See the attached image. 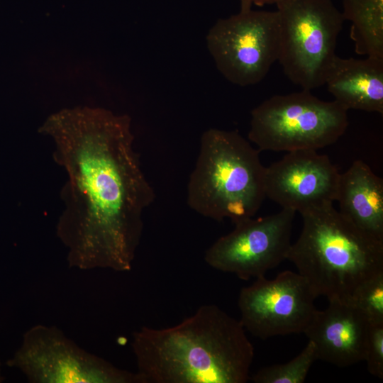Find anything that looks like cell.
Instances as JSON below:
<instances>
[{"label":"cell","mask_w":383,"mask_h":383,"mask_svg":"<svg viewBox=\"0 0 383 383\" xmlns=\"http://www.w3.org/2000/svg\"><path fill=\"white\" fill-rule=\"evenodd\" d=\"M38 132L54 143L52 157L67 174L56 235L70 267L130 271L155 199L133 147L131 118L78 106L50 114Z\"/></svg>","instance_id":"1"},{"label":"cell","mask_w":383,"mask_h":383,"mask_svg":"<svg viewBox=\"0 0 383 383\" xmlns=\"http://www.w3.org/2000/svg\"><path fill=\"white\" fill-rule=\"evenodd\" d=\"M131 347L144 383H245L255 354L240 321L214 304L171 327L140 328Z\"/></svg>","instance_id":"2"},{"label":"cell","mask_w":383,"mask_h":383,"mask_svg":"<svg viewBox=\"0 0 383 383\" xmlns=\"http://www.w3.org/2000/svg\"><path fill=\"white\" fill-rule=\"evenodd\" d=\"M299 213L302 230L287 260L317 297L347 301L362 282L383 272V240L358 228L333 203Z\"/></svg>","instance_id":"3"},{"label":"cell","mask_w":383,"mask_h":383,"mask_svg":"<svg viewBox=\"0 0 383 383\" xmlns=\"http://www.w3.org/2000/svg\"><path fill=\"white\" fill-rule=\"evenodd\" d=\"M259 152L237 131H206L187 184L189 206L218 221L254 217L266 198Z\"/></svg>","instance_id":"4"},{"label":"cell","mask_w":383,"mask_h":383,"mask_svg":"<svg viewBox=\"0 0 383 383\" xmlns=\"http://www.w3.org/2000/svg\"><path fill=\"white\" fill-rule=\"evenodd\" d=\"M348 126V110L311 90L274 95L251 111L249 140L259 151L314 150L335 143Z\"/></svg>","instance_id":"5"},{"label":"cell","mask_w":383,"mask_h":383,"mask_svg":"<svg viewBox=\"0 0 383 383\" xmlns=\"http://www.w3.org/2000/svg\"><path fill=\"white\" fill-rule=\"evenodd\" d=\"M278 60L284 74L302 89L325 84L335 57L337 39L343 21L331 0H279Z\"/></svg>","instance_id":"6"},{"label":"cell","mask_w":383,"mask_h":383,"mask_svg":"<svg viewBox=\"0 0 383 383\" xmlns=\"http://www.w3.org/2000/svg\"><path fill=\"white\" fill-rule=\"evenodd\" d=\"M6 364L30 383H144L137 372L84 350L54 326L30 328Z\"/></svg>","instance_id":"7"},{"label":"cell","mask_w":383,"mask_h":383,"mask_svg":"<svg viewBox=\"0 0 383 383\" xmlns=\"http://www.w3.org/2000/svg\"><path fill=\"white\" fill-rule=\"evenodd\" d=\"M241 4L238 13L218 19L206 35L216 66L230 82L245 87L261 82L278 60L277 11H255Z\"/></svg>","instance_id":"8"},{"label":"cell","mask_w":383,"mask_h":383,"mask_svg":"<svg viewBox=\"0 0 383 383\" xmlns=\"http://www.w3.org/2000/svg\"><path fill=\"white\" fill-rule=\"evenodd\" d=\"M295 213L282 209L274 214L234 223L231 232L206 250L205 262L243 280L265 276L287 258Z\"/></svg>","instance_id":"9"},{"label":"cell","mask_w":383,"mask_h":383,"mask_svg":"<svg viewBox=\"0 0 383 383\" xmlns=\"http://www.w3.org/2000/svg\"><path fill=\"white\" fill-rule=\"evenodd\" d=\"M316 298L298 272L285 270L272 279L261 277L241 289L239 321L246 331L262 340L304 333L316 310Z\"/></svg>","instance_id":"10"},{"label":"cell","mask_w":383,"mask_h":383,"mask_svg":"<svg viewBox=\"0 0 383 383\" xmlns=\"http://www.w3.org/2000/svg\"><path fill=\"white\" fill-rule=\"evenodd\" d=\"M340 173L314 150L288 152L265 170V196L282 209L300 213L336 200Z\"/></svg>","instance_id":"11"},{"label":"cell","mask_w":383,"mask_h":383,"mask_svg":"<svg viewBox=\"0 0 383 383\" xmlns=\"http://www.w3.org/2000/svg\"><path fill=\"white\" fill-rule=\"evenodd\" d=\"M369 326L358 309L333 299L324 310H316L303 333L314 344L317 360L348 367L365 360Z\"/></svg>","instance_id":"12"},{"label":"cell","mask_w":383,"mask_h":383,"mask_svg":"<svg viewBox=\"0 0 383 383\" xmlns=\"http://www.w3.org/2000/svg\"><path fill=\"white\" fill-rule=\"evenodd\" d=\"M325 84L335 101L348 111L383 113V60L334 57Z\"/></svg>","instance_id":"13"},{"label":"cell","mask_w":383,"mask_h":383,"mask_svg":"<svg viewBox=\"0 0 383 383\" xmlns=\"http://www.w3.org/2000/svg\"><path fill=\"white\" fill-rule=\"evenodd\" d=\"M339 211L355 226L383 240V180L363 161L340 174Z\"/></svg>","instance_id":"14"},{"label":"cell","mask_w":383,"mask_h":383,"mask_svg":"<svg viewBox=\"0 0 383 383\" xmlns=\"http://www.w3.org/2000/svg\"><path fill=\"white\" fill-rule=\"evenodd\" d=\"M355 52L383 60V0H343Z\"/></svg>","instance_id":"15"},{"label":"cell","mask_w":383,"mask_h":383,"mask_svg":"<svg viewBox=\"0 0 383 383\" xmlns=\"http://www.w3.org/2000/svg\"><path fill=\"white\" fill-rule=\"evenodd\" d=\"M316 360L314 344L309 340L302 351L290 361L263 367L250 379L255 383H302Z\"/></svg>","instance_id":"16"},{"label":"cell","mask_w":383,"mask_h":383,"mask_svg":"<svg viewBox=\"0 0 383 383\" xmlns=\"http://www.w3.org/2000/svg\"><path fill=\"white\" fill-rule=\"evenodd\" d=\"M347 301L358 309L370 323H382L383 272L362 282Z\"/></svg>","instance_id":"17"},{"label":"cell","mask_w":383,"mask_h":383,"mask_svg":"<svg viewBox=\"0 0 383 383\" xmlns=\"http://www.w3.org/2000/svg\"><path fill=\"white\" fill-rule=\"evenodd\" d=\"M365 361L368 372L383 379V323H370Z\"/></svg>","instance_id":"18"},{"label":"cell","mask_w":383,"mask_h":383,"mask_svg":"<svg viewBox=\"0 0 383 383\" xmlns=\"http://www.w3.org/2000/svg\"><path fill=\"white\" fill-rule=\"evenodd\" d=\"M279 1V0H240V4L250 6H252V4L257 6H263L265 4H276Z\"/></svg>","instance_id":"19"},{"label":"cell","mask_w":383,"mask_h":383,"mask_svg":"<svg viewBox=\"0 0 383 383\" xmlns=\"http://www.w3.org/2000/svg\"><path fill=\"white\" fill-rule=\"evenodd\" d=\"M4 380V377L2 373L1 364L0 362V383L3 382Z\"/></svg>","instance_id":"20"}]
</instances>
